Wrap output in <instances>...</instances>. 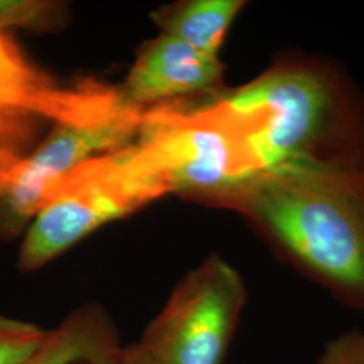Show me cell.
Wrapping results in <instances>:
<instances>
[{
    "mask_svg": "<svg viewBox=\"0 0 364 364\" xmlns=\"http://www.w3.org/2000/svg\"><path fill=\"white\" fill-rule=\"evenodd\" d=\"M204 204L245 216L279 259L364 313V170H266Z\"/></svg>",
    "mask_w": 364,
    "mask_h": 364,
    "instance_id": "cell-1",
    "label": "cell"
},
{
    "mask_svg": "<svg viewBox=\"0 0 364 364\" xmlns=\"http://www.w3.org/2000/svg\"><path fill=\"white\" fill-rule=\"evenodd\" d=\"M259 171L364 170V105L331 63L287 55L246 85L221 93Z\"/></svg>",
    "mask_w": 364,
    "mask_h": 364,
    "instance_id": "cell-2",
    "label": "cell"
},
{
    "mask_svg": "<svg viewBox=\"0 0 364 364\" xmlns=\"http://www.w3.org/2000/svg\"><path fill=\"white\" fill-rule=\"evenodd\" d=\"M144 112L123 92L95 81L64 88L49 134L0 159V242L23 236L58 183L80 165L134 144Z\"/></svg>",
    "mask_w": 364,
    "mask_h": 364,
    "instance_id": "cell-3",
    "label": "cell"
},
{
    "mask_svg": "<svg viewBox=\"0 0 364 364\" xmlns=\"http://www.w3.org/2000/svg\"><path fill=\"white\" fill-rule=\"evenodd\" d=\"M169 193L134 144L80 165L58 183L30 223L16 267L34 273L111 221L126 218Z\"/></svg>",
    "mask_w": 364,
    "mask_h": 364,
    "instance_id": "cell-4",
    "label": "cell"
},
{
    "mask_svg": "<svg viewBox=\"0 0 364 364\" xmlns=\"http://www.w3.org/2000/svg\"><path fill=\"white\" fill-rule=\"evenodd\" d=\"M169 193L204 204L259 173L246 135L220 95L146 108L135 141Z\"/></svg>",
    "mask_w": 364,
    "mask_h": 364,
    "instance_id": "cell-5",
    "label": "cell"
},
{
    "mask_svg": "<svg viewBox=\"0 0 364 364\" xmlns=\"http://www.w3.org/2000/svg\"><path fill=\"white\" fill-rule=\"evenodd\" d=\"M246 302L242 275L212 254L174 287L138 343L154 364H224Z\"/></svg>",
    "mask_w": 364,
    "mask_h": 364,
    "instance_id": "cell-6",
    "label": "cell"
},
{
    "mask_svg": "<svg viewBox=\"0 0 364 364\" xmlns=\"http://www.w3.org/2000/svg\"><path fill=\"white\" fill-rule=\"evenodd\" d=\"M219 57L198 52L180 39L161 34L146 42L120 91L138 107L223 93Z\"/></svg>",
    "mask_w": 364,
    "mask_h": 364,
    "instance_id": "cell-7",
    "label": "cell"
},
{
    "mask_svg": "<svg viewBox=\"0 0 364 364\" xmlns=\"http://www.w3.org/2000/svg\"><path fill=\"white\" fill-rule=\"evenodd\" d=\"M120 344L109 313L102 305L85 304L49 329L42 346L23 364H73Z\"/></svg>",
    "mask_w": 364,
    "mask_h": 364,
    "instance_id": "cell-8",
    "label": "cell"
},
{
    "mask_svg": "<svg viewBox=\"0 0 364 364\" xmlns=\"http://www.w3.org/2000/svg\"><path fill=\"white\" fill-rule=\"evenodd\" d=\"M245 4L242 0H188L159 9L153 19L162 34L219 57L225 36Z\"/></svg>",
    "mask_w": 364,
    "mask_h": 364,
    "instance_id": "cell-9",
    "label": "cell"
},
{
    "mask_svg": "<svg viewBox=\"0 0 364 364\" xmlns=\"http://www.w3.org/2000/svg\"><path fill=\"white\" fill-rule=\"evenodd\" d=\"M55 84L14 41L0 33V117L16 109L43 111Z\"/></svg>",
    "mask_w": 364,
    "mask_h": 364,
    "instance_id": "cell-10",
    "label": "cell"
},
{
    "mask_svg": "<svg viewBox=\"0 0 364 364\" xmlns=\"http://www.w3.org/2000/svg\"><path fill=\"white\" fill-rule=\"evenodd\" d=\"M66 7L58 1L0 0V33L25 30L36 34L57 31L65 23Z\"/></svg>",
    "mask_w": 364,
    "mask_h": 364,
    "instance_id": "cell-11",
    "label": "cell"
},
{
    "mask_svg": "<svg viewBox=\"0 0 364 364\" xmlns=\"http://www.w3.org/2000/svg\"><path fill=\"white\" fill-rule=\"evenodd\" d=\"M49 329L0 316V364H23L45 341Z\"/></svg>",
    "mask_w": 364,
    "mask_h": 364,
    "instance_id": "cell-12",
    "label": "cell"
},
{
    "mask_svg": "<svg viewBox=\"0 0 364 364\" xmlns=\"http://www.w3.org/2000/svg\"><path fill=\"white\" fill-rule=\"evenodd\" d=\"M316 364H364V331L355 328L329 340Z\"/></svg>",
    "mask_w": 364,
    "mask_h": 364,
    "instance_id": "cell-13",
    "label": "cell"
},
{
    "mask_svg": "<svg viewBox=\"0 0 364 364\" xmlns=\"http://www.w3.org/2000/svg\"><path fill=\"white\" fill-rule=\"evenodd\" d=\"M73 364H154L138 341L82 358Z\"/></svg>",
    "mask_w": 364,
    "mask_h": 364,
    "instance_id": "cell-14",
    "label": "cell"
}]
</instances>
